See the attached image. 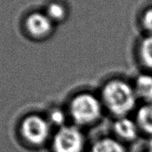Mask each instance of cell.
<instances>
[{
	"mask_svg": "<svg viewBox=\"0 0 152 152\" xmlns=\"http://www.w3.org/2000/svg\"><path fill=\"white\" fill-rule=\"evenodd\" d=\"M135 120L140 130L152 137V102L145 103L140 107Z\"/></svg>",
	"mask_w": 152,
	"mask_h": 152,
	"instance_id": "ba28073f",
	"label": "cell"
},
{
	"mask_svg": "<svg viewBox=\"0 0 152 152\" xmlns=\"http://www.w3.org/2000/svg\"><path fill=\"white\" fill-rule=\"evenodd\" d=\"M138 99L145 103L152 102V75L148 74H140L133 86Z\"/></svg>",
	"mask_w": 152,
	"mask_h": 152,
	"instance_id": "52a82bcc",
	"label": "cell"
},
{
	"mask_svg": "<svg viewBox=\"0 0 152 152\" xmlns=\"http://www.w3.org/2000/svg\"><path fill=\"white\" fill-rule=\"evenodd\" d=\"M65 117L66 116L62 110H60L59 108H55V109L51 110L50 112L49 113L48 120L50 123V125H54V126L61 128L65 126Z\"/></svg>",
	"mask_w": 152,
	"mask_h": 152,
	"instance_id": "7c38bea8",
	"label": "cell"
},
{
	"mask_svg": "<svg viewBox=\"0 0 152 152\" xmlns=\"http://www.w3.org/2000/svg\"><path fill=\"white\" fill-rule=\"evenodd\" d=\"M103 108L97 96L91 93H81L71 100L68 112L76 125L85 126L96 123L102 117Z\"/></svg>",
	"mask_w": 152,
	"mask_h": 152,
	"instance_id": "7a4b0ae2",
	"label": "cell"
},
{
	"mask_svg": "<svg viewBox=\"0 0 152 152\" xmlns=\"http://www.w3.org/2000/svg\"><path fill=\"white\" fill-rule=\"evenodd\" d=\"M85 146L84 135L74 126L59 128L52 140L53 152H83Z\"/></svg>",
	"mask_w": 152,
	"mask_h": 152,
	"instance_id": "277c9868",
	"label": "cell"
},
{
	"mask_svg": "<svg viewBox=\"0 0 152 152\" xmlns=\"http://www.w3.org/2000/svg\"><path fill=\"white\" fill-rule=\"evenodd\" d=\"M113 130L117 139L123 142H132L138 137L140 129L136 120L128 117L117 118L113 126Z\"/></svg>",
	"mask_w": 152,
	"mask_h": 152,
	"instance_id": "8992f818",
	"label": "cell"
},
{
	"mask_svg": "<svg viewBox=\"0 0 152 152\" xmlns=\"http://www.w3.org/2000/svg\"><path fill=\"white\" fill-rule=\"evenodd\" d=\"M142 23L145 31L152 35V7H150L145 11L142 16Z\"/></svg>",
	"mask_w": 152,
	"mask_h": 152,
	"instance_id": "4fadbf2b",
	"label": "cell"
},
{
	"mask_svg": "<svg viewBox=\"0 0 152 152\" xmlns=\"http://www.w3.org/2000/svg\"><path fill=\"white\" fill-rule=\"evenodd\" d=\"M45 13L53 23L62 22L66 17V10L65 7L57 2L49 4Z\"/></svg>",
	"mask_w": 152,
	"mask_h": 152,
	"instance_id": "8fae6325",
	"label": "cell"
},
{
	"mask_svg": "<svg viewBox=\"0 0 152 152\" xmlns=\"http://www.w3.org/2000/svg\"><path fill=\"white\" fill-rule=\"evenodd\" d=\"M100 99L104 108L120 118L128 117L134 110L138 98L133 86L124 80L115 79L102 86Z\"/></svg>",
	"mask_w": 152,
	"mask_h": 152,
	"instance_id": "6da1fadb",
	"label": "cell"
},
{
	"mask_svg": "<svg viewBox=\"0 0 152 152\" xmlns=\"http://www.w3.org/2000/svg\"><path fill=\"white\" fill-rule=\"evenodd\" d=\"M139 55L142 64L152 70V35L145 37L139 46Z\"/></svg>",
	"mask_w": 152,
	"mask_h": 152,
	"instance_id": "30bf717a",
	"label": "cell"
},
{
	"mask_svg": "<svg viewBox=\"0 0 152 152\" xmlns=\"http://www.w3.org/2000/svg\"><path fill=\"white\" fill-rule=\"evenodd\" d=\"M90 152H127L126 147L117 138L104 137L96 140Z\"/></svg>",
	"mask_w": 152,
	"mask_h": 152,
	"instance_id": "9c48e42d",
	"label": "cell"
},
{
	"mask_svg": "<svg viewBox=\"0 0 152 152\" xmlns=\"http://www.w3.org/2000/svg\"><path fill=\"white\" fill-rule=\"evenodd\" d=\"M144 152H152V150H151V149H148V148H147L146 151H145Z\"/></svg>",
	"mask_w": 152,
	"mask_h": 152,
	"instance_id": "5bb4252c",
	"label": "cell"
},
{
	"mask_svg": "<svg viewBox=\"0 0 152 152\" xmlns=\"http://www.w3.org/2000/svg\"><path fill=\"white\" fill-rule=\"evenodd\" d=\"M50 126L48 119L38 114H31L27 116L21 123V134L30 145L41 146L50 138Z\"/></svg>",
	"mask_w": 152,
	"mask_h": 152,
	"instance_id": "3957f363",
	"label": "cell"
},
{
	"mask_svg": "<svg viewBox=\"0 0 152 152\" xmlns=\"http://www.w3.org/2000/svg\"><path fill=\"white\" fill-rule=\"evenodd\" d=\"M25 28L33 38L44 39L53 31V22L46 13L35 12L27 17Z\"/></svg>",
	"mask_w": 152,
	"mask_h": 152,
	"instance_id": "5b68a950",
	"label": "cell"
}]
</instances>
